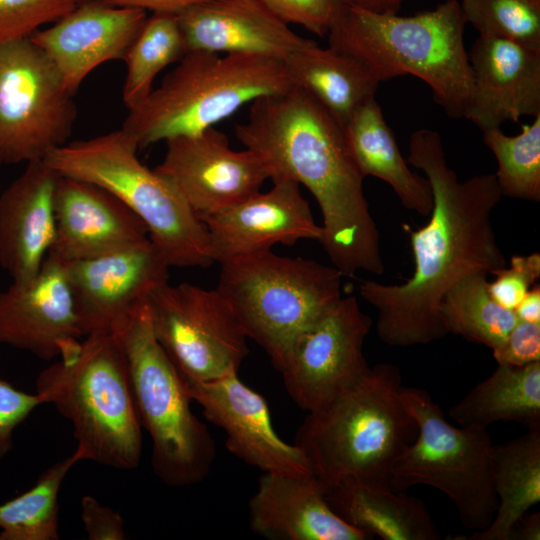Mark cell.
I'll use <instances>...</instances> for the list:
<instances>
[{"label":"cell","instance_id":"obj_1","mask_svg":"<svg viewBox=\"0 0 540 540\" xmlns=\"http://www.w3.org/2000/svg\"><path fill=\"white\" fill-rule=\"evenodd\" d=\"M406 160L424 172L433 198L429 221L417 229L405 226L413 274L397 285L363 280L358 286L360 296L378 310L379 338L397 347L444 337L439 307L448 289L467 275L493 274L507 265L492 226L503 196L495 174L460 181L446 162L440 134L427 128L411 134Z\"/></svg>","mask_w":540,"mask_h":540},{"label":"cell","instance_id":"obj_2","mask_svg":"<svg viewBox=\"0 0 540 540\" xmlns=\"http://www.w3.org/2000/svg\"><path fill=\"white\" fill-rule=\"evenodd\" d=\"M235 135L260 158L271 181L292 180L313 195L323 218L320 243L343 277L384 273L365 177L343 127L315 98L298 87L257 98Z\"/></svg>","mask_w":540,"mask_h":540},{"label":"cell","instance_id":"obj_3","mask_svg":"<svg viewBox=\"0 0 540 540\" xmlns=\"http://www.w3.org/2000/svg\"><path fill=\"white\" fill-rule=\"evenodd\" d=\"M465 24L458 0L413 16L343 4L327 35L330 47L360 60L379 82L420 78L446 114L460 118L472 88Z\"/></svg>","mask_w":540,"mask_h":540},{"label":"cell","instance_id":"obj_4","mask_svg":"<svg viewBox=\"0 0 540 540\" xmlns=\"http://www.w3.org/2000/svg\"><path fill=\"white\" fill-rule=\"evenodd\" d=\"M400 370L378 364L358 384L307 412L294 445L326 486L346 477L390 488L396 458L417 436L404 407Z\"/></svg>","mask_w":540,"mask_h":540},{"label":"cell","instance_id":"obj_5","mask_svg":"<svg viewBox=\"0 0 540 540\" xmlns=\"http://www.w3.org/2000/svg\"><path fill=\"white\" fill-rule=\"evenodd\" d=\"M36 393L71 423L85 460L118 470L139 465L142 425L127 359L111 331L86 335L73 355L42 370Z\"/></svg>","mask_w":540,"mask_h":540},{"label":"cell","instance_id":"obj_6","mask_svg":"<svg viewBox=\"0 0 540 540\" xmlns=\"http://www.w3.org/2000/svg\"><path fill=\"white\" fill-rule=\"evenodd\" d=\"M294 87L284 61L256 54L188 51L122 128L138 149L198 134L247 103Z\"/></svg>","mask_w":540,"mask_h":540},{"label":"cell","instance_id":"obj_7","mask_svg":"<svg viewBox=\"0 0 540 540\" xmlns=\"http://www.w3.org/2000/svg\"><path fill=\"white\" fill-rule=\"evenodd\" d=\"M111 332L126 356L141 425L152 440L154 474L174 488L203 481L214 463L215 443L154 334L147 298L122 315Z\"/></svg>","mask_w":540,"mask_h":540},{"label":"cell","instance_id":"obj_8","mask_svg":"<svg viewBox=\"0 0 540 540\" xmlns=\"http://www.w3.org/2000/svg\"><path fill=\"white\" fill-rule=\"evenodd\" d=\"M138 147L118 129L66 143L44 161L59 175L111 192L146 225L170 267L215 263L207 229L177 189L137 156Z\"/></svg>","mask_w":540,"mask_h":540},{"label":"cell","instance_id":"obj_9","mask_svg":"<svg viewBox=\"0 0 540 540\" xmlns=\"http://www.w3.org/2000/svg\"><path fill=\"white\" fill-rule=\"evenodd\" d=\"M220 265L216 289L279 372L297 336L342 297L341 272L312 259L267 250Z\"/></svg>","mask_w":540,"mask_h":540},{"label":"cell","instance_id":"obj_10","mask_svg":"<svg viewBox=\"0 0 540 540\" xmlns=\"http://www.w3.org/2000/svg\"><path fill=\"white\" fill-rule=\"evenodd\" d=\"M400 398L418 432L394 461L390 488H436L452 501L468 530L487 528L498 506L492 477L494 445L487 428L451 425L423 389L403 386Z\"/></svg>","mask_w":540,"mask_h":540},{"label":"cell","instance_id":"obj_11","mask_svg":"<svg viewBox=\"0 0 540 540\" xmlns=\"http://www.w3.org/2000/svg\"><path fill=\"white\" fill-rule=\"evenodd\" d=\"M72 96L30 37L0 43V166L44 160L66 144Z\"/></svg>","mask_w":540,"mask_h":540},{"label":"cell","instance_id":"obj_12","mask_svg":"<svg viewBox=\"0 0 540 540\" xmlns=\"http://www.w3.org/2000/svg\"><path fill=\"white\" fill-rule=\"evenodd\" d=\"M147 303L154 334L183 378L203 382L238 372L247 336L217 289L166 282Z\"/></svg>","mask_w":540,"mask_h":540},{"label":"cell","instance_id":"obj_13","mask_svg":"<svg viewBox=\"0 0 540 540\" xmlns=\"http://www.w3.org/2000/svg\"><path fill=\"white\" fill-rule=\"evenodd\" d=\"M371 326L356 296H342L297 336L280 372L302 410L323 407L368 375L363 345Z\"/></svg>","mask_w":540,"mask_h":540},{"label":"cell","instance_id":"obj_14","mask_svg":"<svg viewBox=\"0 0 540 540\" xmlns=\"http://www.w3.org/2000/svg\"><path fill=\"white\" fill-rule=\"evenodd\" d=\"M165 142L164 158L154 170L177 189L198 217L250 197L269 179L253 151L232 149L228 137L214 127Z\"/></svg>","mask_w":540,"mask_h":540},{"label":"cell","instance_id":"obj_15","mask_svg":"<svg viewBox=\"0 0 540 540\" xmlns=\"http://www.w3.org/2000/svg\"><path fill=\"white\" fill-rule=\"evenodd\" d=\"M62 262L83 337L111 331L131 307L168 282L170 268L150 238L100 256Z\"/></svg>","mask_w":540,"mask_h":540},{"label":"cell","instance_id":"obj_16","mask_svg":"<svg viewBox=\"0 0 540 540\" xmlns=\"http://www.w3.org/2000/svg\"><path fill=\"white\" fill-rule=\"evenodd\" d=\"M83 337L64 263L48 254L31 280L0 292V343L41 360L66 358Z\"/></svg>","mask_w":540,"mask_h":540},{"label":"cell","instance_id":"obj_17","mask_svg":"<svg viewBox=\"0 0 540 540\" xmlns=\"http://www.w3.org/2000/svg\"><path fill=\"white\" fill-rule=\"evenodd\" d=\"M183 379L192 401L225 432L227 450L237 458L263 473L311 472L302 452L274 430L265 398L242 382L238 372L203 382Z\"/></svg>","mask_w":540,"mask_h":540},{"label":"cell","instance_id":"obj_18","mask_svg":"<svg viewBox=\"0 0 540 540\" xmlns=\"http://www.w3.org/2000/svg\"><path fill=\"white\" fill-rule=\"evenodd\" d=\"M272 188L199 217L205 225L214 262L292 246L300 240L320 242L322 226L313 217L300 185L288 179L272 181Z\"/></svg>","mask_w":540,"mask_h":540},{"label":"cell","instance_id":"obj_19","mask_svg":"<svg viewBox=\"0 0 540 540\" xmlns=\"http://www.w3.org/2000/svg\"><path fill=\"white\" fill-rule=\"evenodd\" d=\"M148 14L136 8L86 0L30 38L49 58L74 95L103 63L123 60Z\"/></svg>","mask_w":540,"mask_h":540},{"label":"cell","instance_id":"obj_20","mask_svg":"<svg viewBox=\"0 0 540 540\" xmlns=\"http://www.w3.org/2000/svg\"><path fill=\"white\" fill-rule=\"evenodd\" d=\"M472 88L464 117L482 131L540 114V50L482 36L468 55Z\"/></svg>","mask_w":540,"mask_h":540},{"label":"cell","instance_id":"obj_21","mask_svg":"<svg viewBox=\"0 0 540 540\" xmlns=\"http://www.w3.org/2000/svg\"><path fill=\"white\" fill-rule=\"evenodd\" d=\"M148 238L144 222L111 192L60 175L55 191V238L49 254L61 261L87 259Z\"/></svg>","mask_w":540,"mask_h":540},{"label":"cell","instance_id":"obj_22","mask_svg":"<svg viewBox=\"0 0 540 540\" xmlns=\"http://www.w3.org/2000/svg\"><path fill=\"white\" fill-rule=\"evenodd\" d=\"M59 177L44 160L29 162L0 194V266L12 282L36 276L52 248Z\"/></svg>","mask_w":540,"mask_h":540},{"label":"cell","instance_id":"obj_23","mask_svg":"<svg viewBox=\"0 0 540 540\" xmlns=\"http://www.w3.org/2000/svg\"><path fill=\"white\" fill-rule=\"evenodd\" d=\"M315 475L263 473L248 503L251 529L272 540H371L342 520Z\"/></svg>","mask_w":540,"mask_h":540},{"label":"cell","instance_id":"obj_24","mask_svg":"<svg viewBox=\"0 0 540 540\" xmlns=\"http://www.w3.org/2000/svg\"><path fill=\"white\" fill-rule=\"evenodd\" d=\"M186 50L284 61L314 40L295 33L260 0H211L177 15Z\"/></svg>","mask_w":540,"mask_h":540},{"label":"cell","instance_id":"obj_25","mask_svg":"<svg viewBox=\"0 0 540 540\" xmlns=\"http://www.w3.org/2000/svg\"><path fill=\"white\" fill-rule=\"evenodd\" d=\"M325 499L346 523L383 540H438L425 505L389 487L346 477L326 486Z\"/></svg>","mask_w":540,"mask_h":540},{"label":"cell","instance_id":"obj_26","mask_svg":"<svg viewBox=\"0 0 540 540\" xmlns=\"http://www.w3.org/2000/svg\"><path fill=\"white\" fill-rule=\"evenodd\" d=\"M343 131L350 153L364 177L383 180L406 209L429 216L433 206L429 182L409 168L375 97L351 115Z\"/></svg>","mask_w":540,"mask_h":540},{"label":"cell","instance_id":"obj_27","mask_svg":"<svg viewBox=\"0 0 540 540\" xmlns=\"http://www.w3.org/2000/svg\"><path fill=\"white\" fill-rule=\"evenodd\" d=\"M284 63L294 87L315 98L343 127L380 84L360 60L316 41L295 51Z\"/></svg>","mask_w":540,"mask_h":540},{"label":"cell","instance_id":"obj_28","mask_svg":"<svg viewBox=\"0 0 540 540\" xmlns=\"http://www.w3.org/2000/svg\"><path fill=\"white\" fill-rule=\"evenodd\" d=\"M460 426L487 428L498 421H513L528 431L540 430V361L524 366L498 364L449 410Z\"/></svg>","mask_w":540,"mask_h":540},{"label":"cell","instance_id":"obj_29","mask_svg":"<svg viewBox=\"0 0 540 540\" xmlns=\"http://www.w3.org/2000/svg\"><path fill=\"white\" fill-rule=\"evenodd\" d=\"M492 477L495 516L487 528L462 540H509L514 524L540 502V430L494 445Z\"/></svg>","mask_w":540,"mask_h":540},{"label":"cell","instance_id":"obj_30","mask_svg":"<svg viewBox=\"0 0 540 540\" xmlns=\"http://www.w3.org/2000/svg\"><path fill=\"white\" fill-rule=\"evenodd\" d=\"M485 273H474L456 282L443 296L439 314L448 333L497 348L518 319L490 295Z\"/></svg>","mask_w":540,"mask_h":540},{"label":"cell","instance_id":"obj_31","mask_svg":"<svg viewBox=\"0 0 540 540\" xmlns=\"http://www.w3.org/2000/svg\"><path fill=\"white\" fill-rule=\"evenodd\" d=\"M85 460L76 447L49 466L29 490L0 504V540H58L61 485L69 471Z\"/></svg>","mask_w":540,"mask_h":540},{"label":"cell","instance_id":"obj_32","mask_svg":"<svg viewBox=\"0 0 540 540\" xmlns=\"http://www.w3.org/2000/svg\"><path fill=\"white\" fill-rule=\"evenodd\" d=\"M187 52L177 15L155 12L147 17L126 52L122 99L131 109L152 91L156 76Z\"/></svg>","mask_w":540,"mask_h":540},{"label":"cell","instance_id":"obj_33","mask_svg":"<svg viewBox=\"0 0 540 540\" xmlns=\"http://www.w3.org/2000/svg\"><path fill=\"white\" fill-rule=\"evenodd\" d=\"M483 140L497 160L495 177L502 195L539 201L540 114L518 135L508 136L497 127L484 130Z\"/></svg>","mask_w":540,"mask_h":540},{"label":"cell","instance_id":"obj_34","mask_svg":"<svg viewBox=\"0 0 540 540\" xmlns=\"http://www.w3.org/2000/svg\"><path fill=\"white\" fill-rule=\"evenodd\" d=\"M466 23L482 36L540 50V0H458Z\"/></svg>","mask_w":540,"mask_h":540},{"label":"cell","instance_id":"obj_35","mask_svg":"<svg viewBox=\"0 0 540 540\" xmlns=\"http://www.w3.org/2000/svg\"><path fill=\"white\" fill-rule=\"evenodd\" d=\"M86 0H0V43L31 37Z\"/></svg>","mask_w":540,"mask_h":540},{"label":"cell","instance_id":"obj_36","mask_svg":"<svg viewBox=\"0 0 540 540\" xmlns=\"http://www.w3.org/2000/svg\"><path fill=\"white\" fill-rule=\"evenodd\" d=\"M488 282L492 298L504 308L514 310L540 278V254L515 255L510 265L493 272Z\"/></svg>","mask_w":540,"mask_h":540},{"label":"cell","instance_id":"obj_37","mask_svg":"<svg viewBox=\"0 0 540 540\" xmlns=\"http://www.w3.org/2000/svg\"><path fill=\"white\" fill-rule=\"evenodd\" d=\"M283 23L296 24L318 35L328 34L343 5L339 0H260Z\"/></svg>","mask_w":540,"mask_h":540},{"label":"cell","instance_id":"obj_38","mask_svg":"<svg viewBox=\"0 0 540 540\" xmlns=\"http://www.w3.org/2000/svg\"><path fill=\"white\" fill-rule=\"evenodd\" d=\"M42 404L36 392L27 393L0 378V459L12 450L16 428Z\"/></svg>","mask_w":540,"mask_h":540},{"label":"cell","instance_id":"obj_39","mask_svg":"<svg viewBox=\"0 0 540 540\" xmlns=\"http://www.w3.org/2000/svg\"><path fill=\"white\" fill-rule=\"evenodd\" d=\"M492 351L497 364L524 366L540 361V323L518 320Z\"/></svg>","mask_w":540,"mask_h":540},{"label":"cell","instance_id":"obj_40","mask_svg":"<svg viewBox=\"0 0 540 540\" xmlns=\"http://www.w3.org/2000/svg\"><path fill=\"white\" fill-rule=\"evenodd\" d=\"M81 521L89 540L126 539L125 520L120 513L102 505L96 498L85 495L81 498Z\"/></svg>","mask_w":540,"mask_h":540},{"label":"cell","instance_id":"obj_41","mask_svg":"<svg viewBox=\"0 0 540 540\" xmlns=\"http://www.w3.org/2000/svg\"><path fill=\"white\" fill-rule=\"evenodd\" d=\"M115 6L178 15L195 5L211 0H97Z\"/></svg>","mask_w":540,"mask_h":540},{"label":"cell","instance_id":"obj_42","mask_svg":"<svg viewBox=\"0 0 540 540\" xmlns=\"http://www.w3.org/2000/svg\"><path fill=\"white\" fill-rule=\"evenodd\" d=\"M517 319L540 323V287L535 284L513 310Z\"/></svg>","mask_w":540,"mask_h":540},{"label":"cell","instance_id":"obj_43","mask_svg":"<svg viewBox=\"0 0 540 540\" xmlns=\"http://www.w3.org/2000/svg\"><path fill=\"white\" fill-rule=\"evenodd\" d=\"M540 513H525L513 526L509 540H539Z\"/></svg>","mask_w":540,"mask_h":540},{"label":"cell","instance_id":"obj_44","mask_svg":"<svg viewBox=\"0 0 540 540\" xmlns=\"http://www.w3.org/2000/svg\"><path fill=\"white\" fill-rule=\"evenodd\" d=\"M402 1L403 0H344V3L377 13L395 14L400 9Z\"/></svg>","mask_w":540,"mask_h":540},{"label":"cell","instance_id":"obj_45","mask_svg":"<svg viewBox=\"0 0 540 540\" xmlns=\"http://www.w3.org/2000/svg\"><path fill=\"white\" fill-rule=\"evenodd\" d=\"M339 1H340L342 4H345V3H344V0H339Z\"/></svg>","mask_w":540,"mask_h":540}]
</instances>
